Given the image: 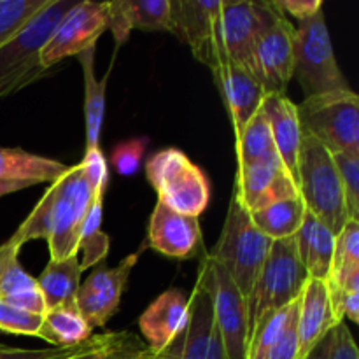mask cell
<instances>
[{
  "mask_svg": "<svg viewBox=\"0 0 359 359\" xmlns=\"http://www.w3.org/2000/svg\"><path fill=\"white\" fill-rule=\"evenodd\" d=\"M297 186L305 209L332 230L333 235L346 226L349 214L333 154L307 133L302 137Z\"/></svg>",
  "mask_w": 359,
  "mask_h": 359,
  "instance_id": "cell-1",
  "label": "cell"
},
{
  "mask_svg": "<svg viewBox=\"0 0 359 359\" xmlns=\"http://www.w3.org/2000/svg\"><path fill=\"white\" fill-rule=\"evenodd\" d=\"M79 0H48L44 7L0 48V98L16 93L39 79L41 51L55 32L58 21Z\"/></svg>",
  "mask_w": 359,
  "mask_h": 359,
  "instance_id": "cell-2",
  "label": "cell"
},
{
  "mask_svg": "<svg viewBox=\"0 0 359 359\" xmlns=\"http://www.w3.org/2000/svg\"><path fill=\"white\" fill-rule=\"evenodd\" d=\"M272 242L255 226L251 214L241 200L231 195L223 230L214 249L207 255L226 270L241 293L248 298Z\"/></svg>",
  "mask_w": 359,
  "mask_h": 359,
  "instance_id": "cell-3",
  "label": "cell"
},
{
  "mask_svg": "<svg viewBox=\"0 0 359 359\" xmlns=\"http://www.w3.org/2000/svg\"><path fill=\"white\" fill-rule=\"evenodd\" d=\"M307 280L309 276L298 258L294 237L273 241L255 286L245 298L249 337L266 314L297 302Z\"/></svg>",
  "mask_w": 359,
  "mask_h": 359,
  "instance_id": "cell-4",
  "label": "cell"
},
{
  "mask_svg": "<svg viewBox=\"0 0 359 359\" xmlns=\"http://www.w3.org/2000/svg\"><path fill=\"white\" fill-rule=\"evenodd\" d=\"M297 111L302 132L330 153L359 156V97L353 90L304 98Z\"/></svg>",
  "mask_w": 359,
  "mask_h": 359,
  "instance_id": "cell-5",
  "label": "cell"
},
{
  "mask_svg": "<svg viewBox=\"0 0 359 359\" xmlns=\"http://www.w3.org/2000/svg\"><path fill=\"white\" fill-rule=\"evenodd\" d=\"M146 177L158 193V202L189 217H198L209 207L210 184L198 165L181 149L158 151L146 163Z\"/></svg>",
  "mask_w": 359,
  "mask_h": 359,
  "instance_id": "cell-6",
  "label": "cell"
},
{
  "mask_svg": "<svg viewBox=\"0 0 359 359\" xmlns=\"http://www.w3.org/2000/svg\"><path fill=\"white\" fill-rule=\"evenodd\" d=\"M305 98L351 90L337 62L325 11L298 23L294 34V72Z\"/></svg>",
  "mask_w": 359,
  "mask_h": 359,
  "instance_id": "cell-7",
  "label": "cell"
},
{
  "mask_svg": "<svg viewBox=\"0 0 359 359\" xmlns=\"http://www.w3.org/2000/svg\"><path fill=\"white\" fill-rule=\"evenodd\" d=\"M277 11L273 2H251V0H223L219 14L214 23L212 67L233 63L252 74V53L259 34Z\"/></svg>",
  "mask_w": 359,
  "mask_h": 359,
  "instance_id": "cell-8",
  "label": "cell"
},
{
  "mask_svg": "<svg viewBox=\"0 0 359 359\" xmlns=\"http://www.w3.org/2000/svg\"><path fill=\"white\" fill-rule=\"evenodd\" d=\"M198 272H202L212 298V311L219 330L226 359H248L249 325L248 304L226 270L209 255H203Z\"/></svg>",
  "mask_w": 359,
  "mask_h": 359,
  "instance_id": "cell-9",
  "label": "cell"
},
{
  "mask_svg": "<svg viewBox=\"0 0 359 359\" xmlns=\"http://www.w3.org/2000/svg\"><path fill=\"white\" fill-rule=\"evenodd\" d=\"M93 195V189L88 184L79 163L70 167L58 179V191L53 207L51 237L48 241L49 259L58 262L77 255L81 228L86 219Z\"/></svg>",
  "mask_w": 359,
  "mask_h": 359,
  "instance_id": "cell-10",
  "label": "cell"
},
{
  "mask_svg": "<svg viewBox=\"0 0 359 359\" xmlns=\"http://www.w3.org/2000/svg\"><path fill=\"white\" fill-rule=\"evenodd\" d=\"M154 359H226L223 340L216 326L212 298L202 272L189 297L188 323Z\"/></svg>",
  "mask_w": 359,
  "mask_h": 359,
  "instance_id": "cell-11",
  "label": "cell"
},
{
  "mask_svg": "<svg viewBox=\"0 0 359 359\" xmlns=\"http://www.w3.org/2000/svg\"><path fill=\"white\" fill-rule=\"evenodd\" d=\"M294 34L297 28L277 7L256 41L252 53V76L266 93H286L287 84L293 79Z\"/></svg>",
  "mask_w": 359,
  "mask_h": 359,
  "instance_id": "cell-12",
  "label": "cell"
},
{
  "mask_svg": "<svg viewBox=\"0 0 359 359\" xmlns=\"http://www.w3.org/2000/svg\"><path fill=\"white\" fill-rule=\"evenodd\" d=\"M107 30L105 2L79 0L56 25L55 32L41 51L42 70H49L69 56L95 48Z\"/></svg>",
  "mask_w": 359,
  "mask_h": 359,
  "instance_id": "cell-13",
  "label": "cell"
},
{
  "mask_svg": "<svg viewBox=\"0 0 359 359\" xmlns=\"http://www.w3.org/2000/svg\"><path fill=\"white\" fill-rule=\"evenodd\" d=\"M139 262V252L126 256L114 269L97 266L77 290L74 305L91 328H104L119 311L130 273Z\"/></svg>",
  "mask_w": 359,
  "mask_h": 359,
  "instance_id": "cell-14",
  "label": "cell"
},
{
  "mask_svg": "<svg viewBox=\"0 0 359 359\" xmlns=\"http://www.w3.org/2000/svg\"><path fill=\"white\" fill-rule=\"evenodd\" d=\"M233 195L252 212L279 200L298 196V186L279 154L272 153L248 167L237 168Z\"/></svg>",
  "mask_w": 359,
  "mask_h": 359,
  "instance_id": "cell-15",
  "label": "cell"
},
{
  "mask_svg": "<svg viewBox=\"0 0 359 359\" xmlns=\"http://www.w3.org/2000/svg\"><path fill=\"white\" fill-rule=\"evenodd\" d=\"M147 244L167 258H195L202 248L198 217L184 216L156 202L147 228Z\"/></svg>",
  "mask_w": 359,
  "mask_h": 359,
  "instance_id": "cell-16",
  "label": "cell"
},
{
  "mask_svg": "<svg viewBox=\"0 0 359 359\" xmlns=\"http://www.w3.org/2000/svg\"><path fill=\"white\" fill-rule=\"evenodd\" d=\"M172 34L191 48L200 63L212 67L214 23L223 0H170Z\"/></svg>",
  "mask_w": 359,
  "mask_h": 359,
  "instance_id": "cell-17",
  "label": "cell"
},
{
  "mask_svg": "<svg viewBox=\"0 0 359 359\" xmlns=\"http://www.w3.org/2000/svg\"><path fill=\"white\" fill-rule=\"evenodd\" d=\"M212 74L223 95L233 135H237L262 109L266 91L248 69L233 63H221L212 69Z\"/></svg>",
  "mask_w": 359,
  "mask_h": 359,
  "instance_id": "cell-18",
  "label": "cell"
},
{
  "mask_svg": "<svg viewBox=\"0 0 359 359\" xmlns=\"http://www.w3.org/2000/svg\"><path fill=\"white\" fill-rule=\"evenodd\" d=\"M189 297L182 290H167L144 311L139 328L154 354L172 342L188 323Z\"/></svg>",
  "mask_w": 359,
  "mask_h": 359,
  "instance_id": "cell-19",
  "label": "cell"
},
{
  "mask_svg": "<svg viewBox=\"0 0 359 359\" xmlns=\"http://www.w3.org/2000/svg\"><path fill=\"white\" fill-rule=\"evenodd\" d=\"M330 302L326 280L309 279L298 298L297 330L300 342V356L304 359L339 325Z\"/></svg>",
  "mask_w": 359,
  "mask_h": 359,
  "instance_id": "cell-20",
  "label": "cell"
},
{
  "mask_svg": "<svg viewBox=\"0 0 359 359\" xmlns=\"http://www.w3.org/2000/svg\"><path fill=\"white\" fill-rule=\"evenodd\" d=\"M263 111L269 119L277 154L297 181L298 154H300L302 137H304L297 104L290 100L286 93H266L263 100Z\"/></svg>",
  "mask_w": 359,
  "mask_h": 359,
  "instance_id": "cell-21",
  "label": "cell"
},
{
  "mask_svg": "<svg viewBox=\"0 0 359 359\" xmlns=\"http://www.w3.org/2000/svg\"><path fill=\"white\" fill-rule=\"evenodd\" d=\"M335 237L332 230L311 212H305L304 223L294 235L298 258L307 272L309 279L328 280L332 273L333 251H335Z\"/></svg>",
  "mask_w": 359,
  "mask_h": 359,
  "instance_id": "cell-22",
  "label": "cell"
},
{
  "mask_svg": "<svg viewBox=\"0 0 359 359\" xmlns=\"http://www.w3.org/2000/svg\"><path fill=\"white\" fill-rule=\"evenodd\" d=\"M69 168L62 161L28 153L20 147H0V181L28 182L32 186L41 182L53 184Z\"/></svg>",
  "mask_w": 359,
  "mask_h": 359,
  "instance_id": "cell-23",
  "label": "cell"
},
{
  "mask_svg": "<svg viewBox=\"0 0 359 359\" xmlns=\"http://www.w3.org/2000/svg\"><path fill=\"white\" fill-rule=\"evenodd\" d=\"M81 273L83 270L79 255H72L58 262L49 259L46 269L37 277L39 290L46 302V311L62 305H74V298L81 286Z\"/></svg>",
  "mask_w": 359,
  "mask_h": 359,
  "instance_id": "cell-24",
  "label": "cell"
},
{
  "mask_svg": "<svg viewBox=\"0 0 359 359\" xmlns=\"http://www.w3.org/2000/svg\"><path fill=\"white\" fill-rule=\"evenodd\" d=\"M305 212H307L305 203L298 195L273 202L249 214L255 226L265 237H269L270 241H286V238H293L300 230Z\"/></svg>",
  "mask_w": 359,
  "mask_h": 359,
  "instance_id": "cell-25",
  "label": "cell"
},
{
  "mask_svg": "<svg viewBox=\"0 0 359 359\" xmlns=\"http://www.w3.org/2000/svg\"><path fill=\"white\" fill-rule=\"evenodd\" d=\"M93 335V328L79 314L76 305L48 309L42 316L39 339L51 344V347H74L86 342Z\"/></svg>",
  "mask_w": 359,
  "mask_h": 359,
  "instance_id": "cell-26",
  "label": "cell"
},
{
  "mask_svg": "<svg viewBox=\"0 0 359 359\" xmlns=\"http://www.w3.org/2000/svg\"><path fill=\"white\" fill-rule=\"evenodd\" d=\"M77 60L83 69L84 81V121H86V149L98 147L100 142L102 125L105 114V88H107V76L102 81L97 79L95 74V48L86 49Z\"/></svg>",
  "mask_w": 359,
  "mask_h": 359,
  "instance_id": "cell-27",
  "label": "cell"
},
{
  "mask_svg": "<svg viewBox=\"0 0 359 359\" xmlns=\"http://www.w3.org/2000/svg\"><path fill=\"white\" fill-rule=\"evenodd\" d=\"M153 351L132 332H105L91 335L86 347L67 359H144Z\"/></svg>",
  "mask_w": 359,
  "mask_h": 359,
  "instance_id": "cell-28",
  "label": "cell"
},
{
  "mask_svg": "<svg viewBox=\"0 0 359 359\" xmlns=\"http://www.w3.org/2000/svg\"><path fill=\"white\" fill-rule=\"evenodd\" d=\"M0 300L32 314L44 316L46 312V302L37 279L25 272L20 259H14L0 277Z\"/></svg>",
  "mask_w": 359,
  "mask_h": 359,
  "instance_id": "cell-29",
  "label": "cell"
},
{
  "mask_svg": "<svg viewBox=\"0 0 359 359\" xmlns=\"http://www.w3.org/2000/svg\"><path fill=\"white\" fill-rule=\"evenodd\" d=\"M102 210H104V193L97 191L81 228L79 245H77V255L79 252L83 255L79 259L81 270L98 266L109 255L111 238L102 231Z\"/></svg>",
  "mask_w": 359,
  "mask_h": 359,
  "instance_id": "cell-30",
  "label": "cell"
},
{
  "mask_svg": "<svg viewBox=\"0 0 359 359\" xmlns=\"http://www.w3.org/2000/svg\"><path fill=\"white\" fill-rule=\"evenodd\" d=\"M235 153H237V168L248 167L269 154L277 153L263 105L249 119L248 125L235 135Z\"/></svg>",
  "mask_w": 359,
  "mask_h": 359,
  "instance_id": "cell-31",
  "label": "cell"
},
{
  "mask_svg": "<svg viewBox=\"0 0 359 359\" xmlns=\"http://www.w3.org/2000/svg\"><path fill=\"white\" fill-rule=\"evenodd\" d=\"M359 273V221L349 219L337 233L332 273L326 283L340 284Z\"/></svg>",
  "mask_w": 359,
  "mask_h": 359,
  "instance_id": "cell-32",
  "label": "cell"
},
{
  "mask_svg": "<svg viewBox=\"0 0 359 359\" xmlns=\"http://www.w3.org/2000/svg\"><path fill=\"white\" fill-rule=\"evenodd\" d=\"M56 191H58V181L49 184V188L46 189V193L39 200L37 205L34 207V210L28 214L27 219L20 224V228L9 238L18 248H23L30 241H49L53 228V207H55Z\"/></svg>",
  "mask_w": 359,
  "mask_h": 359,
  "instance_id": "cell-33",
  "label": "cell"
},
{
  "mask_svg": "<svg viewBox=\"0 0 359 359\" xmlns=\"http://www.w3.org/2000/svg\"><path fill=\"white\" fill-rule=\"evenodd\" d=\"M297 311L298 300L293 302L291 305H287V307L266 314L265 318L256 325L251 337H249L248 359H262L265 356L266 351L279 340V337L283 335L284 330L287 328V325L293 321V318L297 316Z\"/></svg>",
  "mask_w": 359,
  "mask_h": 359,
  "instance_id": "cell-34",
  "label": "cell"
},
{
  "mask_svg": "<svg viewBox=\"0 0 359 359\" xmlns=\"http://www.w3.org/2000/svg\"><path fill=\"white\" fill-rule=\"evenodd\" d=\"M128 13L132 27L137 30L170 32V0H128Z\"/></svg>",
  "mask_w": 359,
  "mask_h": 359,
  "instance_id": "cell-35",
  "label": "cell"
},
{
  "mask_svg": "<svg viewBox=\"0 0 359 359\" xmlns=\"http://www.w3.org/2000/svg\"><path fill=\"white\" fill-rule=\"evenodd\" d=\"M48 0H0V48L14 37Z\"/></svg>",
  "mask_w": 359,
  "mask_h": 359,
  "instance_id": "cell-36",
  "label": "cell"
},
{
  "mask_svg": "<svg viewBox=\"0 0 359 359\" xmlns=\"http://www.w3.org/2000/svg\"><path fill=\"white\" fill-rule=\"evenodd\" d=\"M328 284L330 302L335 318L340 323L349 319L351 323H359V273H354L340 284Z\"/></svg>",
  "mask_w": 359,
  "mask_h": 359,
  "instance_id": "cell-37",
  "label": "cell"
},
{
  "mask_svg": "<svg viewBox=\"0 0 359 359\" xmlns=\"http://www.w3.org/2000/svg\"><path fill=\"white\" fill-rule=\"evenodd\" d=\"M333 161L344 189L349 219L359 221V156L333 154Z\"/></svg>",
  "mask_w": 359,
  "mask_h": 359,
  "instance_id": "cell-38",
  "label": "cell"
},
{
  "mask_svg": "<svg viewBox=\"0 0 359 359\" xmlns=\"http://www.w3.org/2000/svg\"><path fill=\"white\" fill-rule=\"evenodd\" d=\"M42 326V316L18 309L7 302L0 300V332L11 335L37 337Z\"/></svg>",
  "mask_w": 359,
  "mask_h": 359,
  "instance_id": "cell-39",
  "label": "cell"
},
{
  "mask_svg": "<svg viewBox=\"0 0 359 359\" xmlns=\"http://www.w3.org/2000/svg\"><path fill=\"white\" fill-rule=\"evenodd\" d=\"M147 144H149V139H146V137H137V139H130L126 142L118 144L111 153V163L114 170L119 175H126V177L137 174L140 170V165H142Z\"/></svg>",
  "mask_w": 359,
  "mask_h": 359,
  "instance_id": "cell-40",
  "label": "cell"
},
{
  "mask_svg": "<svg viewBox=\"0 0 359 359\" xmlns=\"http://www.w3.org/2000/svg\"><path fill=\"white\" fill-rule=\"evenodd\" d=\"M79 167L81 170H83L84 177H86L88 184L93 189V193H105L109 184V167L107 161H105L104 153L100 151V146L88 147L83 160H81Z\"/></svg>",
  "mask_w": 359,
  "mask_h": 359,
  "instance_id": "cell-41",
  "label": "cell"
},
{
  "mask_svg": "<svg viewBox=\"0 0 359 359\" xmlns=\"http://www.w3.org/2000/svg\"><path fill=\"white\" fill-rule=\"evenodd\" d=\"M88 340L74 347H48V349H25V347H11L0 344V359H67L84 349Z\"/></svg>",
  "mask_w": 359,
  "mask_h": 359,
  "instance_id": "cell-42",
  "label": "cell"
},
{
  "mask_svg": "<svg viewBox=\"0 0 359 359\" xmlns=\"http://www.w3.org/2000/svg\"><path fill=\"white\" fill-rule=\"evenodd\" d=\"M105 18H107V30L112 32L116 44H125L130 32L133 30L128 13V0L105 2Z\"/></svg>",
  "mask_w": 359,
  "mask_h": 359,
  "instance_id": "cell-43",
  "label": "cell"
},
{
  "mask_svg": "<svg viewBox=\"0 0 359 359\" xmlns=\"http://www.w3.org/2000/svg\"><path fill=\"white\" fill-rule=\"evenodd\" d=\"M262 359H302L300 342H298L297 316H294L293 321L287 325V328L284 330V333L279 337V340L266 351L265 356Z\"/></svg>",
  "mask_w": 359,
  "mask_h": 359,
  "instance_id": "cell-44",
  "label": "cell"
},
{
  "mask_svg": "<svg viewBox=\"0 0 359 359\" xmlns=\"http://www.w3.org/2000/svg\"><path fill=\"white\" fill-rule=\"evenodd\" d=\"M330 359H359V351L346 321L339 323L332 330V349Z\"/></svg>",
  "mask_w": 359,
  "mask_h": 359,
  "instance_id": "cell-45",
  "label": "cell"
},
{
  "mask_svg": "<svg viewBox=\"0 0 359 359\" xmlns=\"http://www.w3.org/2000/svg\"><path fill=\"white\" fill-rule=\"evenodd\" d=\"M276 4L286 16L291 14L297 18L298 23L309 20L323 9V0H276Z\"/></svg>",
  "mask_w": 359,
  "mask_h": 359,
  "instance_id": "cell-46",
  "label": "cell"
},
{
  "mask_svg": "<svg viewBox=\"0 0 359 359\" xmlns=\"http://www.w3.org/2000/svg\"><path fill=\"white\" fill-rule=\"evenodd\" d=\"M20 249L21 248H18L13 241H7L0 245V277H2V273L6 272L7 266H9L14 259H18Z\"/></svg>",
  "mask_w": 359,
  "mask_h": 359,
  "instance_id": "cell-47",
  "label": "cell"
},
{
  "mask_svg": "<svg viewBox=\"0 0 359 359\" xmlns=\"http://www.w3.org/2000/svg\"><path fill=\"white\" fill-rule=\"evenodd\" d=\"M330 349H332V332H330L304 359H330Z\"/></svg>",
  "mask_w": 359,
  "mask_h": 359,
  "instance_id": "cell-48",
  "label": "cell"
},
{
  "mask_svg": "<svg viewBox=\"0 0 359 359\" xmlns=\"http://www.w3.org/2000/svg\"><path fill=\"white\" fill-rule=\"evenodd\" d=\"M32 184L28 182H18V181H0V198L6 195H11V193L21 191V189L30 188Z\"/></svg>",
  "mask_w": 359,
  "mask_h": 359,
  "instance_id": "cell-49",
  "label": "cell"
},
{
  "mask_svg": "<svg viewBox=\"0 0 359 359\" xmlns=\"http://www.w3.org/2000/svg\"><path fill=\"white\" fill-rule=\"evenodd\" d=\"M144 359H154V353H149Z\"/></svg>",
  "mask_w": 359,
  "mask_h": 359,
  "instance_id": "cell-50",
  "label": "cell"
}]
</instances>
